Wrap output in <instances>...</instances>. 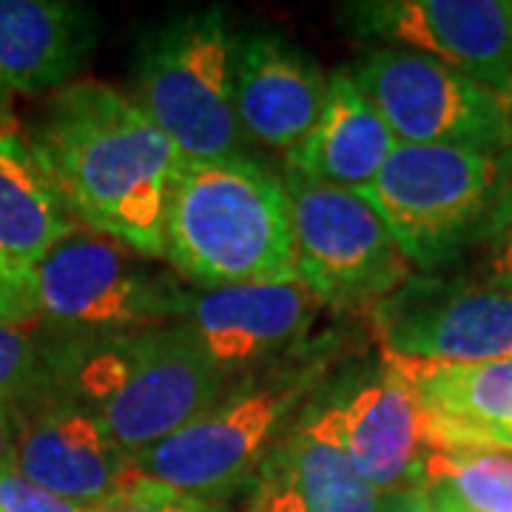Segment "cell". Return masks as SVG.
<instances>
[{
  "mask_svg": "<svg viewBox=\"0 0 512 512\" xmlns=\"http://www.w3.org/2000/svg\"><path fill=\"white\" fill-rule=\"evenodd\" d=\"M32 151L74 222L163 259V214L180 151L131 97L80 80L49 100Z\"/></svg>",
  "mask_w": 512,
  "mask_h": 512,
  "instance_id": "6da1fadb",
  "label": "cell"
},
{
  "mask_svg": "<svg viewBox=\"0 0 512 512\" xmlns=\"http://www.w3.org/2000/svg\"><path fill=\"white\" fill-rule=\"evenodd\" d=\"M49 373L128 456L200 419L225 384L185 322L74 336L49 356Z\"/></svg>",
  "mask_w": 512,
  "mask_h": 512,
  "instance_id": "7a4b0ae2",
  "label": "cell"
},
{
  "mask_svg": "<svg viewBox=\"0 0 512 512\" xmlns=\"http://www.w3.org/2000/svg\"><path fill=\"white\" fill-rule=\"evenodd\" d=\"M163 259L197 288L296 276L285 183L242 154L180 157L165 194Z\"/></svg>",
  "mask_w": 512,
  "mask_h": 512,
  "instance_id": "3957f363",
  "label": "cell"
},
{
  "mask_svg": "<svg viewBox=\"0 0 512 512\" xmlns=\"http://www.w3.org/2000/svg\"><path fill=\"white\" fill-rule=\"evenodd\" d=\"M234 52L237 37L220 6L168 18L140 37L131 100L183 160L239 157Z\"/></svg>",
  "mask_w": 512,
  "mask_h": 512,
  "instance_id": "277c9868",
  "label": "cell"
},
{
  "mask_svg": "<svg viewBox=\"0 0 512 512\" xmlns=\"http://www.w3.org/2000/svg\"><path fill=\"white\" fill-rule=\"evenodd\" d=\"M501 180L504 154L399 143L359 197L379 214L410 268L436 274L481 239Z\"/></svg>",
  "mask_w": 512,
  "mask_h": 512,
  "instance_id": "5b68a950",
  "label": "cell"
},
{
  "mask_svg": "<svg viewBox=\"0 0 512 512\" xmlns=\"http://www.w3.org/2000/svg\"><path fill=\"white\" fill-rule=\"evenodd\" d=\"M37 319L74 336L183 322L188 288L114 239L74 228L37 262Z\"/></svg>",
  "mask_w": 512,
  "mask_h": 512,
  "instance_id": "8992f818",
  "label": "cell"
},
{
  "mask_svg": "<svg viewBox=\"0 0 512 512\" xmlns=\"http://www.w3.org/2000/svg\"><path fill=\"white\" fill-rule=\"evenodd\" d=\"M291 202L293 274L330 308H373L404 279L410 262L359 194L285 171Z\"/></svg>",
  "mask_w": 512,
  "mask_h": 512,
  "instance_id": "52a82bcc",
  "label": "cell"
},
{
  "mask_svg": "<svg viewBox=\"0 0 512 512\" xmlns=\"http://www.w3.org/2000/svg\"><path fill=\"white\" fill-rule=\"evenodd\" d=\"M350 77L407 146H453L487 154L512 148V117L501 94L433 57L370 49Z\"/></svg>",
  "mask_w": 512,
  "mask_h": 512,
  "instance_id": "ba28073f",
  "label": "cell"
},
{
  "mask_svg": "<svg viewBox=\"0 0 512 512\" xmlns=\"http://www.w3.org/2000/svg\"><path fill=\"white\" fill-rule=\"evenodd\" d=\"M313 373L248 384L200 419L134 456V473L191 498H222L259 473L285 416L308 393Z\"/></svg>",
  "mask_w": 512,
  "mask_h": 512,
  "instance_id": "9c48e42d",
  "label": "cell"
},
{
  "mask_svg": "<svg viewBox=\"0 0 512 512\" xmlns=\"http://www.w3.org/2000/svg\"><path fill=\"white\" fill-rule=\"evenodd\" d=\"M384 356L439 365L512 359V293L473 276H410L370 311Z\"/></svg>",
  "mask_w": 512,
  "mask_h": 512,
  "instance_id": "30bf717a",
  "label": "cell"
},
{
  "mask_svg": "<svg viewBox=\"0 0 512 512\" xmlns=\"http://www.w3.org/2000/svg\"><path fill=\"white\" fill-rule=\"evenodd\" d=\"M356 40L407 49L504 94L512 83V0H356L339 6Z\"/></svg>",
  "mask_w": 512,
  "mask_h": 512,
  "instance_id": "8fae6325",
  "label": "cell"
},
{
  "mask_svg": "<svg viewBox=\"0 0 512 512\" xmlns=\"http://www.w3.org/2000/svg\"><path fill=\"white\" fill-rule=\"evenodd\" d=\"M316 296L296 276L188 291L183 322L222 373L251 367L311 330Z\"/></svg>",
  "mask_w": 512,
  "mask_h": 512,
  "instance_id": "7c38bea8",
  "label": "cell"
},
{
  "mask_svg": "<svg viewBox=\"0 0 512 512\" xmlns=\"http://www.w3.org/2000/svg\"><path fill=\"white\" fill-rule=\"evenodd\" d=\"M12 467L32 484L86 507H106L134 481V456L103 430L80 404L40 407L20 421Z\"/></svg>",
  "mask_w": 512,
  "mask_h": 512,
  "instance_id": "4fadbf2b",
  "label": "cell"
},
{
  "mask_svg": "<svg viewBox=\"0 0 512 512\" xmlns=\"http://www.w3.org/2000/svg\"><path fill=\"white\" fill-rule=\"evenodd\" d=\"M384 359L413 390L430 450L512 456V359L481 365Z\"/></svg>",
  "mask_w": 512,
  "mask_h": 512,
  "instance_id": "5bb4252c",
  "label": "cell"
},
{
  "mask_svg": "<svg viewBox=\"0 0 512 512\" xmlns=\"http://www.w3.org/2000/svg\"><path fill=\"white\" fill-rule=\"evenodd\" d=\"M330 77L288 37L256 32L237 40L234 111L242 134L265 146L296 148L316 126Z\"/></svg>",
  "mask_w": 512,
  "mask_h": 512,
  "instance_id": "9a60e30c",
  "label": "cell"
},
{
  "mask_svg": "<svg viewBox=\"0 0 512 512\" xmlns=\"http://www.w3.org/2000/svg\"><path fill=\"white\" fill-rule=\"evenodd\" d=\"M339 439L350 464L379 495L421 487L430 444L421 407L399 373L390 367L345 402L333 404Z\"/></svg>",
  "mask_w": 512,
  "mask_h": 512,
  "instance_id": "2e32d148",
  "label": "cell"
},
{
  "mask_svg": "<svg viewBox=\"0 0 512 512\" xmlns=\"http://www.w3.org/2000/svg\"><path fill=\"white\" fill-rule=\"evenodd\" d=\"M97 43V15L69 0H0V92L63 89Z\"/></svg>",
  "mask_w": 512,
  "mask_h": 512,
  "instance_id": "e0dca14e",
  "label": "cell"
},
{
  "mask_svg": "<svg viewBox=\"0 0 512 512\" xmlns=\"http://www.w3.org/2000/svg\"><path fill=\"white\" fill-rule=\"evenodd\" d=\"M399 146L384 117L350 77L330 74L328 100L311 134L288 151V168L316 183L362 194Z\"/></svg>",
  "mask_w": 512,
  "mask_h": 512,
  "instance_id": "ac0fdd59",
  "label": "cell"
},
{
  "mask_svg": "<svg viewBox=\"0 0 512 512\" xmlns=\"http://www.w3.org/2000/svg\"><path fill=\"white\" fill-rule=\"evenodd\" d=\"M74 228L77 222L32 146L0 131V259L32 274Z\"/></svg>",
  "mask_w": 512,
  "mask_h": 512,
  "instance_id": "d6986e66",
  "label": "cell"
},
{
  "mask_svg": "<svg viewBox=\"0 0 512 512\" xmlns=\"http://www.w3.org/2000/svg\"><path fill=\"white\" fill-rule=\"evenodd\" d=\"M279 453L313 512H384L387 495L376 493L350 464L333 404L308 410Z\"/></svg>",
  "mask_w": 512,
  "mask_h": 512,
  "instance_id": "ffe728a7",
  "label": "cell"
},
{
  "mask_svg": "<svg viewBox=\"0 0 512 512\" xmlns=\"http://www.w3.org/2000/svg\"><path fill=\"white\" fill-rule=\"evenodd\" d=\"M421 487L436 512H512V456L430 450Z\"/></svg>",
  "mask_w": 512,
  "mask_h": 512,
  "instance_id": "44dd1931",
  "label": "cell"
},
{
  "mask_svg": "<svg viewBox=\"0 0 512 512\" xmlns=\"http://www.w3.org/2000/svg\"><path fill=\"white\" fill-rule=\"evenodd\" d=\"M46 384H52L49 356L26 328L0 322V407L15 410V404L40 393Z\"/></svg>",
  "mask_w": 512,
  "mask_h": 512,
  "instance_id": "7402d4cb",
  "label": "cell"
},
{
  "mask_svg": "<svg viewBox=\"0 0 512 512\" xmlns=\"http://www.w3.org/2000/svg\"><path fill=\"white\" fill-rule=\"evenodd\" d=\"M484 279L512 293V148L504 151V180L484 225Z\"/></svg>",
  "mask_w": 512,
  "mask_h": 512,
  "instance_id": "603a6c76",
  "label": "cell"
},
{
  "mask_svg": "<svg viewBox=\"0 0 512 512\" xmlns=\"http://www.w3.org/2000/svg\"><path fill=\"white\" fill-rule=\"evenodd\" d=\"M248 512H313L305 495L299 493L291 470L279 450L262 461L256 473V490Z\"/></svg>",
  "mask_w": 512,
  "mask_h": 512,
  "instance_id": "cb8c5ba5",
  "label": "cell"
},
{
  "mask_svg": "<svg viewBox=\"0 0 512 512\" xmlns=\"http://www.w3.org/2000/svg\"><path fill=\"white\" fill-rule=\"evenodd\" d=\"M106 507H86L69 498L49 493L23 478L9 464L0 470V512H103Z\"/></svg>",
  "mask_w": 512,
  "mask_h": 512,
  "instance_id": "d4e9b609",
  "label": "cell"
},
{
  "mask_svg": "<svg viewBox=\"0 0 512 512\" xmlns=\"http://www.w3.org/2000/svg\"><path fill=\"white\" fill-rule=\"evenodd\" d=\"M137 476V473H134ZM103 512H217L208 501L180 495L163 484L134 478L123 493L111 498Z\"/></svg>",
  "mask_w": 512,
  "mask_h": 512,
  "instance_id": "484cf974",
  "label": "cell"
},
{
  "mask_svg": "<svg viewBox=\"0 0 512 512\" xmlns=\"http://www.w3.org/2000/svg\"><path fill=\"white\" fill-rule=\"evenodd\" d=\"M35 319V276L23 274L0 259V322L26 328Z\"/></svg>",
  "mask_w": 512,
  "mask_h": 512,
  "instance_id": "4316f807",
  "label": "cell"
},
{
  "mask_svg": "<svg viewBox=\"0 0 512 512\" xmlns=\"http://www.w3.org/2000/svg\"><path fill=\"white\" fill-rule=\"evenodd\" d=\"M18 430H20L18 410L0 407V470L12 464V453H15Z\"/></svg>",
  "mask_w": 512,
  "mask_h": 512,
  "instance_id": "83f0119b",
  "label": "cell"
},
{
  "mask_svg": "<svg viewBox=\"0 0 512 512\" xmlns=\"http://www.w3.org/2000/svg\"><path fill=\"white\" fill-rule=\"evenodd\" d=\"M384 512H436L430 498L424 493V487H413V490H404V493L387 495L384 501Z\"/></svg>",
  "mask_w": 512,
  "mask_h": 512,
  "instance_id": "f1b7e54d",
  "label": "cell"
},
{
  "mask_svg": "<svg viewBox=\"0 0 512 512\" xmlns=\"http://www.w3.org/2000/svg\"><path fill=\"white\" fill-rule=\"evenodd\" d=\"M501 100H504V106H507V111H510V117H512V83H510V89L501 94Z\"/></svg>",
  "mask_w": 512,
  "mask_h": 512,
  "instance_id": "f546056e",
  "label": "cell"
},
{
  "mask_svg": "<svg viewBox=\"0 0 512 512\" xmlns=\"http://www.w3.org/2000/svg\"><path fill=\"white\" fill-rule=\"evenodd\" d=\"M0 94H3V92H0Z\"/></svg>",
  "mask_w": 512,
  "mask_h": 512,
  "instance_id": "4dcf8cb0",
  "label": "cell"
}]
</instances>
